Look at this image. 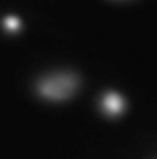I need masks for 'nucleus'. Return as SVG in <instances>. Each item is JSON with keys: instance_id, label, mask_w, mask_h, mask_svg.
Wrapping results in <instances>:
<instances>
[{"instance_id": "1", "label": "nucleus", "mask_w": 157, "mask_h": 159, "mask_svg": "<svg viewBox=\"0 0 157 159\" xmlns=\"http://www.w3.org/2000/svg\"><path fill=\"white\" fill-rule=\"evenodd\" d=\"M69 92H72V86L67 78H51L43 84V94L51 98H63Z\"/></svg>"}, {"instance_id": "2", "label": "nucleus", "mask_w": 157, "mask_h": 159, "mask_svg": "<svg viewBox=\"0 0 157 159\" xmlns=\"http://www.w3.org/2000/svg\"><path fill=\"white\" fill-rule=\"evenodd\" d=\"M106 106H108V110H118L120 108V100H118V96H110V98L106 100Z\"/></svg>"}]
</instances>
